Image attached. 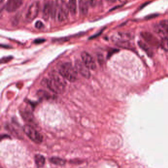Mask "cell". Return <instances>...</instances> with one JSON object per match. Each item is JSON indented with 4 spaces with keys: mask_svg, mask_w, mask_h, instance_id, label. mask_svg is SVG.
Instances as JSON below:
<instances>
[{
    "mask_svg": "<svg viewBox=\"0 0 168 168\" xmlns=\"http://www.w3.org/2000/svg\"><path fill=\"white\" fill-rule=\"evenodd\" d=\"M119 1L121 2H124L126 1V0H118Z\"/></svg>",
    "mask_w": 168,
    "mask_h": 168,
    "instance_id": "cb8c5ba5",
    "label": "cell"
},
{
    "mask_svg": "<svg viewBox=\"0 0 168 168\" xmlns=\"http://www.w3.org/2000/svg\"><path fill=\"white\" fill-rule=\"evenodd\" d=\"M24 132L28 137L35 143L40 144L43 140V137L34 128L30 125H25L24 126Z\"/></svg>",
    "mask_w": 168,
    "mask_h": 168,
    "instance_id": "3957f363",
    "label": "cell"
},
{
    "mask_svg": "<svg viewBox=\"0 0 168 168\" xmlns=\"http://www.w3.org/2000/svg\"><path fill=\"white\" fill-rule=\"evenodd\" d=\"M12 59V57H8L3 58V59L1 60V63H7V62L11 60Z\"/></svg>",
    "mask_w": 168,
    "mask_h": 168,
    "instance_id": "44dd1931",
    "label": "cell"
},
{
    "mask_svg": "<svg viewBox=\"0 0 168 168\" xmlns=\"http://www.w3.org/2000/svg\"><path fill=\"white\" fill-rule=\"evenodd\" d=\"M23 4V0H8L5 8L8 12H13L17 11Z\"/></svg>",
    "mask_w": 168,
    "mask_h": 168,
    "instance_id": "ba28073f",
    "label": "cell"
},
{
    "mask_svg": "<svg viewBox=\"0 0 168 168\" xmlns=\"http://www.w3.org/2000/svg\"><path fill=\"white\" fill-rule=\"evenodd\" d=\"M160 45L163 50L168 53V37L164 38L162 40Z\"/></svg>",
    "mask_w": 168,
    "mask_h": 168,
    "instance_id": "e0dca14e",
    "label": "cell"
},
{
    "mask_svg": "<svg viewBox=\"0 0 168 168\" xmlns=\"http://www.w3.org/2000/svg\"><path fill=\"white\" fill-rule=\"evenodd\" d=\"M75 67L76 71L82 75L83 77L88 79L90 77L91 74L89 69L83 63L82 61L76 60L75 62Z\"/></svg>",
    "mask_w": 168,
    "mask_h": 168,
    "instance_id": "8992f818",
    "label": "cell"
},
{
    "mask_svg": "<svg viewBox=\"0 0 168 168\" xmlns=\"http://www.w3.org/2000/svg\"><path fill=\"white\" fill-rule=\"evenodd\" d=\"M79 9L83 15H87L88 12V3L87 0H79Z\"/></svg>",
    "mask_w": 168,
    "mask_h": 168,
    "instance_id": "7c38bea8",
    "label": "cell"
},
{
    "mask_svg": "<svg viewBox=\"0 0 168 168\" xmlns=\"http://www.w3.org/2000/svg\"><path fill=\"white\" fill-rule=\"evenodd\" d=\"M56 4L59 8L57 15L58 20L60 22L64 21L68 17L69 12H70L68 4L66 3L65 0H57Z\"/></svg>",
    "mask_w": 168,
    "mask_h": 168,
    "instance_id": "277c9868",
    "label": "cell"
},
{
    "mask_svg": "<svg viewBox=\"0 0 168 168\" xmlns=\"http://www.w3.org/2000/svg\"><path fill=\"white\" fill-rule=\"evenodd\" d=\"M130 37L129 34L125 33H116L112 37V40L117 44L122 45L127 44L130 40Z\"/></svg>",
    "mask_w": 168,
    "mask_h": 168,
    "instance_id": "9c48e42d",
    "label": "cell"
},
{
    "mask_svg": "<svg viewBox=\"0 0 168 168\" xmlns=\"http://www.w3.org/2000/svg\"><path fill=\"white\" fill-rule=\"evenodd\" d=\"M59 74L69 81L74 82L78 79V71L70 63L66 62L59 64Z\"/></svg>",
    "mask_w": 168,
    "mask_h": 168,
    "instance_id": "6da1fadb",
    "label": "cell"
},
{
    "mask_svg": "<svg viewBox=\"0 0 168 168\" xmlns=\"http://www.w3.org/2000/svg\"><path fill=\"white\" fill-rule=\"evenodd\" d=\"M44 41H45V40H42V39H38V40H35V44H41V43L43 42Z\"/></svg>",
    "mask_w": 168,
    "mask_h": 168,
    "instance_id": "7402d4cb",
    "label": "cell"
},
{
    "mask_svg": "<svg viewBox=\"0 0 168 168\" xmlns=\"http://www.w3.org/2000/svg\"><path fill=\"white\" fill-rule=\"evenodd\" d=\"M51 16V2H46L43 6L42 17L45 20H47Z\"/></svg>",
    "mask_w": 168,
    "mask_h": 168,
    "instance_id": "8fae6325",
    "label": "cell"
},
{
    "mask_svg": "<svg viewBox=\"0 0 168 168\" xmlns=\"http://www.w3.org/2000/svg\"><path fill=\"white\" fill-rule=\"evenodd\" d=\"M43 27H44V25H43L42 22H41V21H38L35 22V27L37 29H42L43 28Z\"/></svg>",
    "mask_w": 168,
    "mask_h": 168,
    "instance_id": "d6986e66",
    "label": "cell"
},
{
    "mask_svg": "<svg viewBox=\"0 0 168 168\" xmlns=\"http://www.w3.org/2000/svg\"><path fill=\"white\" fill-rule=\"evenodd\" d=\"M69 9L72 15H76L77 11V2L76 0H69L68 4Z\"/></svg>",
    "mask_w": 168,
    "mask_h": 168,
    "instance_id": "4fadbf2b",
    "label": "cell"
},
{
    "mask_svg": "<svg viewBox=\"0 0 168 168\" xmlns=\"http://www.w3.org/2000/svg\"><path fill=\"white\" fill-rule=\"evenodd\" d=\"M159 24L161 25V26L163 27V29H164L165 31L167 32L168 34V20H163V21H161V22Z\"/></svg>",
    "mask_w": 168,
    "mask_h": 168,
    "instance_id": "ac0fdd59",
    "label": "cell"
},
{
    "mask_svg": "<svg viewBox=\"0 0 168 168\" xmlns=\"http://www.w3.org/2000/svg\"><path fill=\"white\" fill-rule=\"evenodd\" d=\"M45 84L50 91L57 94L63 93L65 90V83L57 76L53 75L49 79H46Z\"/></svg>",
    "mask_w": 168,
    "mask_h": 168,
    "instance_id": "7a4b0ae2",
    "label": "cell"
},
{
    "mask_svg": "<svg viewBox=\"0 0 168 168\" xmlns=\"http://www.w3.org/2000/svg\"><path fill=\"white\" fill-rule=\"evenodd\" d=\"M106 1L109 2V3H114L116 0H106Z\"/></svg>",
    "mask_w": 168,
    "mask_h": 168,
    "instance_id": "603a6c76",
    "label": "cell"
},
{
    "mask_svg": "<svg viewBox=\"0 0 168 168\" xmlns=\"http://www.w3.org/2000/svg\"><path fill=\"white\" fill-rule=\"evenodd\" d=\"M82 62L90 70H94L96 68V64L93 58L86 52H83L81 54Z\"/></svg>",
    "mask_w": 168,
    "mask_h": 168,
    "instance_id": "52a82bcc",
    "label": "cell"
},
{
    "mask_svg": "<svg viewBox=\"0 0 168 168\" xmlns=\"http://www.w3.org/2000/svg\"><path fill=\"white\" fill-rule=\"evenodd\" d=\"M50 161L53 164L57 165L63 166L66 163V161L64 159L57 157H53L50 159Z\"/></svg>",
    "mask_w": 168,
    "mask_h": 168,
    "instance_id": "9a60e30c",
    "label": "cell"
},
{
    "mask_svg": "<svg viewBox=\"0 0 168 168\" xmlns=\"http://www.w3.org/2000/svg\"><path fill=\"white\" fill-rule=\"evenodd\" d=\"M87 1L88 2V4L92 7H94L97 3V0H87Z\"/></svg>",
    "mask_w": 168,
    "mask_h": 168,
    "instance_id": "ffe728a7",
    "label": "cell"
},
{
    "mask_svg": "<svg viewBox=\"0 0 168 168\" xmlns=\"http://www.w3.org/2000/svg\"><path fill=\"white\" fill-rule=\"evenodd\" d=\"M139 46H140L146 53H147L149 55H151V50H150V48L149 47V46H147V45L145 44V43L142 42V41H139Z\"/></svg>",
    "mask_w": 168,
    "mask_h": 168,
    "instance_id": "2e32d148",
    "label": "cell"
},
{
    "mask_svg": "<svg viewBox=\"0 0 168 168\" xmlns=\"http://www.w3.org/2000/svg\"><path fill=\"white\" fill-rule=\"evenodd\" d=\"M39 2H35L31 5L25 16V19L27 22H32L37 17L39 12Z\"/></svg>",
    "mask_w": 168,
    "mask_h": 168,
    "instance_id": "5b68a950",
    "label": "cell"
},
{
    "mask_svg": "<svg viewBox=\"0 0 168 168\" xmlns=\"http://www.w3.org/2000/svg\"><path fill=\"white\" fill-rule=\"evenodd\" d=\"M143 39L150 44L156 46L158 44V40L153 34L147 32H144L142 34Z\"/></svg>",
    "mask_w": 168,
    "mask_h": 168,
    "instance_id": "30bf717a",
    "label": "cell"
},
{
    "mask_svg": "<svg viewBox=\"0 0 168 168\" xmlns=\"http://www.w3.org/2000/svg\"><path fill=\"white\" fill-rule=\"evenodd\" d=\"M35 161L37 167L41 168L45 165V159L44 156L38 154L35 156Z\"/></svg>",
    "mask_w": 168,
    "mask_h": 168,
    "instance_id": "5bb4252c",
    "label": "cell"
}]
</instances>
